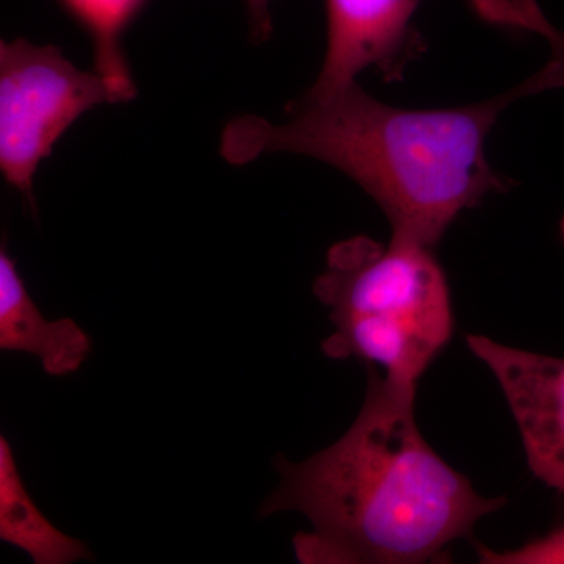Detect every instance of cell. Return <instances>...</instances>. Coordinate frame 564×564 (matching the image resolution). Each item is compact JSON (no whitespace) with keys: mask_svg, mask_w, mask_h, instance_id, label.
I'll return each instance as SVG.
<instances>
[{"mask_svg":"<svg viewBox=\"0 0 564 564\" xmlns=\"http://www.w3.org/2000/svg\"><path fill=\"white\" fill-rule=\"evenodd\" d=\"M414 386L369 367L366 400L337 443L303 463L276 459L281 485L261 516L299 511L313 532L293 540L300 563L437 562L505 497L488 499L419 430Z\"/></svg>","mask_w":564,"mask_h":564,"instance_id":"6da1fadb","label":"cell"},{"mask_svg":"<svg viewBox=\"0 0 564 564\" xmlns=\"http://www.w3.org/2000/svg\"><path fill=\"white\" fill-rule=\"evenodd\" d=\"M547 63L532 77L485 102L456 109L406 110L375 99L350 82L325 95L306 91L282 124L236 118L221 133L223 158L245 165L291 152L347 174L381 210L392 236L434 248L463 210L508 191L486 161V140L518 99L554 90Z\"/></svg>","mask_w":564,"mask_h":564,"instance_id":"7a4b0ae2","label":"cell"},{"mask_svg":"<svg viewBox=\"0 0 564 564\" xmlns=\"http://www.w3.org/2000/svg\"><path fill=\"white\" fill-rule=\"evenodd\" d=\"M314 293L332 311L323 352L380 367L391 383L417 388L454 336L444 269L434 248L411 240L356 236L333 245Z\"/></svg>","mask_w":564,"mask_h":564,"instance_id":"3957f363","label":"cell"},{"mask_svg":"<svg viewBox=\"0 0 564 564\" xmlns=\"http://www.w3.org/2000/svg\"><path fill=\"white\" fill-rule=\"evenodd\" d=\"M118 104L106 80L77 68L61 47L0 43V170L36 215L33 177L41 161L85 111Z\"/></svg>","mask_w":564,"mask_h":564,"instance_id":"277c9868","label":"cell"},{"mask_svg":"<svg viewBox=\"0 0 564 564\" xmlns=\"http://www.w3.org/2000/svg\"><path fill=\"white\" fill-rule=\"evenodd\" d=\"M466 344L499 381L530 470L564 494V358L507 347L480 334H467Z\"/></svg>","mask_w":564,"mask_h":564,"instance_id":"5b68a950","label":"cell"},{"mask_svg":"<svg viewBox=\"0 0 564 564\" xmlns=\"http://www.w3.org/2000/svg\"><path fill=\"white\" fill-rule=\"evenodd\" d=\"M422 0H326L328 47L311 93L325 95L356 80L367 68L388 79L402 74L417 41L411 20Z\"/></svg>","mask_w":564,"mask_h":564,"instance_id":"8992f818","label":"cell"},{"mask_svg":"<svg viewBox=\"0 0 564 564\" xmlns=\"http://www.w3.org/2000/svg\"><path fill=\"white\" fill-rule=\"evenodd\" d=\"M0 350L29 352L51 377L76 373L91 339L73 318L50 322L25 288L9 248H0Z\"/></svg>","mask_w":564,"mask_h":564,"instance_id":"52a82bcc","label":"cell"},{"mask_svg":"<svg viewBox=\"0 0 564 564\" xmlns=\"http://www.w3.org/2000/svg\"><path fill=\"white\" fill-rule=\"evenodd\" d=\"M0 540L24 551L35 564H70L93 556L87 544L63 533L41 513L6 436H0Z\"/></svg>","mask_w":564,"mask_h":564,"instance_id":"ba28073f","label":"cell"},{"mask_svg":"<svg viewBox=\"0 0 564 564\" xmlns=\"http://www.w3.org/2000/svg\"><path fill=\"white\" fill-rule=\"evenodd\" d=\"M70 17L90 35L95 70L109 85L118 104L137 96L122 36L147 0H61Z\"/></svg>","mask_w":564,"mask_h":564,"instance_id":"9c48e42d","label":"cell"},{"mask_svg":"<svg viewBox=\"0 0 564 564\" xmlns=\"http://www.w3.org/2000/svg\"><path fill=\"white\" fill-rule=\"evenodd\" d=\"M477 555L485 564H564V525L514 551L496 552L478 545Z\"/></svg>","mask_w":564,"mask_h":564,"instance_id":"30bf717a","label":"cell"},{"mask_svg":"<svg viewBox=\"0 0 564 564\" xmlns=\"http://www.w3.org/2000/svg\"><path fill=\"white\" fill-rule=\"evenodd\" d=\"M270 6H272V0H247L252 39L258 43H263L272 35L273 22Z\"/></svg>","mask_w":564,"mask_h":564,"instance_id":"8fae6325","label":"cell"},{"mask_svg":"<svg viewBox=\"0 0 564 564\" xmlns=\"http://www.w3.org/2000/svg\"><path fill=\"white\" fill-rule=\"evenodd\" d=\"M560 237H562V242L564 245V215L562 221H560Z\"/></svg>","mask_w":564,"mask_h":564,"instance_id":"7c38bea8","label":"cell"}]
</instances>
